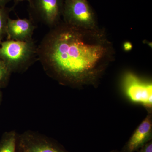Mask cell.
<instances>
[{
	"mask_svg": "<svg viewBox=\"0 0 152 152\" xmlns=\"http://www.w3.org/2000/svg\"><path fill=\"white\" fill-rule=\"evenodd\" d=\"M13 8L0 6V44L6 36V28L10 12Z\"/></svg>",
	"mask_w": 152,
	"mask_h": 152,
	"instance_id": "10",
	"label": "cell"
},
{
	"mask_svg": "<svg viewBox=\"0 0 152 152\" xmlns=\"http://www.w3.org/2000/svg\"><path fill=\"white\" fill-rule=\"evenodd\" d=\"M18 133L15 130L6 132L0 140V152H16Z\"/></svg>",
	"mask_w": 152,
	"mask_h": 152,
	"instance_id": "9",
	"label": "cell"
},
{
	"mask_svg": "<svg viewBox=\"0 0 152 152\" xmlns=\"http://www.w3.org/2000/svg\"><path fill=\"white\" fill-rule=\"evenodd\" d=\"M111 152H118L117 151H112Z\"/></svg>",
	"mask_w": 152,
	"mask_h": 152,
	"instance_id": "17",
	"label": "cell"
},
{
	"mask_svg": "<svg viewBox=\"0 0 152 152\" xmlns=\"http://www.w3.org/2000/svg\"><path fill=\"white\" fill-rule=\"evenodd\" d=\"M16 152H69L55 140L31 130L18 134Z\"/></svg>",
	"mask_w": 152,
	"mask_h": 152,
	"instance_id": "4",
	"label": "cell"
},
{
	"mask_svg": "<svg viewBox=\"0 0 152 152\" xmlns=\"http://www.w3.org/2000/svg\"><path fill=\"white\" fill-rule=\"evenodd\" d=\"M132 48V45L130 42H126L124 44V49L126 51H130Z\"/></svg>",
	"mask_w": 152,
	"mask_h": 152,
	"instance_id": "13",
	"label": "cell"
},
{
	"mask_svg": "<svg viewBox=\"0 0 152 152\" xmlns=\"http://www.w3.org/2000/svg\"><path fill=\"white\" fill-rule=\"evenodd\" d=\"M1 89L0 88V104H1V98H2L1 92Z\"/></svg>",
	"mask_w": 152,
	"mask_h": 152,
	"instance_id": "16",
	"label": "cell"
},
{
	"mask_svg": "<svg viewBox=\"0 0 152 152\" xmlns=\"http://www.w3.org/2000/svg\"><path fill=\"white\" fill-rule=\"evenodd\" d=\"M123 84L126 94L131 101L151 108V82L144 81L135 74L128 72L123 79Z\"/></svg>",
	"mask_w": 152,
	"mask_h": 152,
	"instance_id": "5",
	"label": "cell"
},
{
	"mask_svg": "<svg viewBox=\"0 0 152 152\" xmlns=\"http://www.w3.org/2000/svg\"><path fill=\"white\" fill-rule=\"evenodd\" d=\"M137 152H152V141L148 142L138 150Z\"/></svg>",
	"mask_w": 152,
	"mask_h": 152,
	"instance_id": "12",
	"label": "cell"
},
{
	"mask_svg": "<svg viewBox=\"0 0 152 152\" xmlns=\"http://www.w3.org/2000/svg\"><path fill=\"white\" fill-rule=\"evenodd\" d=\"M10 1L11 0H0V6L5 7Z\"/></svg>",
	"mask_w": 152,
	"mask_h": 152,
	"instance_id": "15",
	"label": "cell"
},
{
	"mask_svg": "<svg viewBox=\"0 0 152 152\" xmlns=\"http://www.w3.org/2000/svg\"><path fill=\"white\" fill-rule=\"evenodd\" d=\"M62 17L68 24L87 29H96L97 19L88 0H64Z\"/></svg>",
	"mask_w": 152,
	"mask_h": 152,
	"instance_id": "3",
	"label": "cell"
},
{
	"mask_svg": "<svg viewBox=\"0 0 152 152\" xmlns=\"http://www.w3.org/2000/svg\"><path fill=\"white\" fill-rule=\"evenodd\" d=\"M31 1L32 0H14V6L16 5L19 3L24 1H27L29 3V4H31Z\"/></svg>",
	"mask_w": 152,
	"mask_h": 152,
	"instance_id": "14",
	"label": "cell"
},
{
	"mask_svg": "<svg viewBox=\"0 0 152 152\" xmlns=\"http://www.w3.org/2000/svg\"><path fill=\"white\" fill-rule=\"evenodd\" d=\"M115 54L103 28L87 29L61 21L37 47L38 60L47 75L64 84L95 81Z\"/></svg>",
	"mask_w": 152,
	"mask_h": 152,
	"instance_id": "1",
	"label": "cell"
},
{
	"mask_svg": "<svg viewBox=\"0 0 152 152\" xmlns=\"http://www.w3.org/2000/svg\"><path fill=\"white\" fill-rule=\"evenodd\" d=\"M12 73L7 66L0 59V88L7 86Z\"/></svg>",
	"mask_w": 152,
	"mask_h": 152,
	"instance_id": "11",
	"label": "cell"
},
{
	"mask_svg": "<svg viewBox=\"0 0 152 152\" xmlns=\"http://www.w3.org/2000/svg\"><path fill=\"white\" fill-rule=\"evenodd\" d=\"M0 59L12 73L24 72L38 59L37 47L33 39L3 41L0 44Z\"/></svg>",
	"mask_w": 152,
	"mask_h": 152,
	"instance_id": "2",
	"label": "cell"
},
{
	"mask_svg": "<svg viewBox=\"0 0 152 152\" xmlns=\"http://www.w3.org/2000/svg\"><path fill=\"white\" fill-rule=\"evenodd\" d=\"M63 0H32L30 7L36 18L51 28L61 22Z\"/></svg>",
	"mask_w": 152,
	"mask_h": 152,
	"instance_id": "6",
	"label": "cell"
},
{
	"mask_svg": "<svg viewBox=\"0 0 152 152\" xmlns=\"http://www.w3.org/2000/svg\"><path fill=\"white\" fill-rule=\"evenodd\" d=\"M36 26L33 19H12L9 18L6 28L7 40L29 41L33 40Z\"/></svg>",
	"mask_w": 152,
	"mask_h": 152,
	"instance_id": "7",
	"label": "cell"
},
{
	"mask_svg": "<svg viewBox=\"0 0 152 152\" xmlns=\"http://www.w3.org/2000/svg\"><path fill=\"white\" fill-rule=\"evenodd\" d=\"M151 115H148L136 130L124 147L123 152L137 151L151 140Z\"/></svg>",
	"mask_w": 152,
	"mask_h": 152,
	"instance_id": "8",
	"label": "cell"
}]
</instances>
